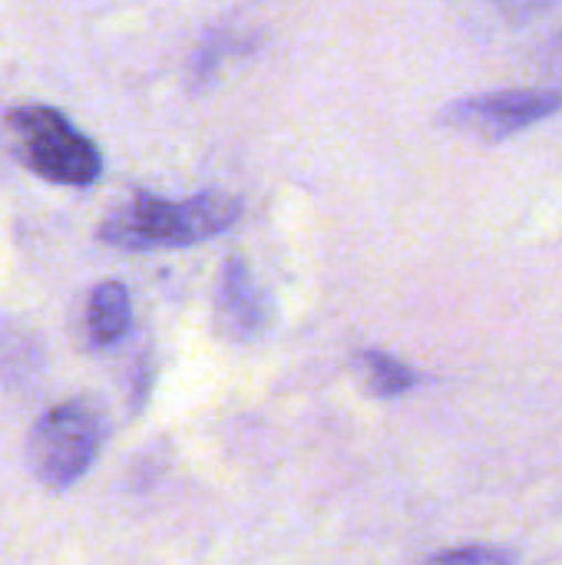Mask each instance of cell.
<instances>
[{
	"instance_id": "6da1fadb",
	"label": "cell",
	"mask_w": 562,
	"mask_h": 565,
	"mask_svg": "<svg viewBox=\"0 0 562 565\" xmlns=\"http://www.w3.org/2000/svg\"><path fill=\"white\" fill-rule=\"evenodd\" d=\"M238 215L242 202L225 192H199L182 202L136 192L126 205L103 218L99 238L126 252L182 248L229 232L238 222Z\"/></svg>"
},
{
	"instance_id": "3957f363",
	"label": "cell",
	"mask_w": 562,
	"mask_h": 565,
	"mask_svg": "<svg viewBox=\"0 0 562 565\" xmlns=\"http://www.w3.org/2000/svg\"><path fill=\"white\" fill-rule=\"evenodd\" d=\"M20 132V159L56 185H89L103 172L99 149L70 126V119L46 106H30L13 116Z\"/></svg>"
},
{
	"instance_id": "52a82bcc",
	"label": "cell",
	"mask_w": 562,
	"mask_h": 565,
	"mask_svg": "<svg viewBox=\"0 0 562 565\" xmlns=\"http://www.w3.org/2000/svg\"><path fill=\"white\" fill-rule=\"evenodd\" d=\"M354 367L361 384L374 397H401L417 384V374L404 361L391 358L388 351H361Z\"/></svg>"
},
{
	"instance_id": "30bf717a",
	"label": "cell",
	"mask_w": 562,
	"mask_h": 565,
	"mask_svg": "<svg viewBox=\"0 0 562 565\" xmlns=\"http://www.w3.org/2000/svg\"><path fill=\"white\" fill-rule=\"evenodd\" d=\"M494 3L500 7V13H503V17H510V20L523 23V20H533V17L550 13L560 0H494Z\"/></svg>"
},
{
	"instance_id": "7a4b0ae2",
	"label": "cell",
	"mask_w": 562,
	"mask_h": 565,
	"mask_svg": "<svg viewBox=\"0 0 562 565\" xmlns=\"http://www.w3.org/2000/svg\"><path fill=\"white\" fill-rule=\"evenodd\" d=\"M109 434L106 411L89 397H70L40 414L26 434V467L36 483L70 490L96 463Z\"/></svg>"
},
{
	"instance_id": "ba28073f",
	"label": "cell",
	"mask_w": 562,
	"mask_h": 565,
	"mask_svg": "<svg viewBox=\"0 0 562 565\" xmlns=\"http://www.w3.org/2000/svg\"><path fill=\"white\" fill-rule=\"evenodd\" d=\"M424 565H513L510 556L503 550H494V546H464V550H450V553H441L434 559H427Z\"/></svg>"
},
{
	"instance_id": "9c48e42d",
	"label": "cell",
	"mask_w": 562,
	"mask_h": 565,
	"mask_svg": "<svg viewBox=\"0 0 562 565\" xmlns=\"http://www.w3.org/2000/svg\"><path fill=\"white\" fill-rule=\"evenodd\" d=\"M540 73H543V89H553L562 96V33H556L540 56Z\"/></svg>"
},
{
	"instance_id": "277c9868",
	"label": "cell",
	"mask_w": 562,
	"mask_h": 565,
	"mask_svg": "<svg viewBox=\"0 0 562 565\" xmlns=\"http://www.w3.org/2000/svg\"><path fill=\"white\" fill-rule=\"evenodd\" d=\"M562 109V96L543 86L530 89H497L484 96L457 99L444 109V126L477 136V139H507L533 122L550 119Z\"/></svg>"
},
{
	"instance_id": "8992f818",
	"label": "cell",
	"mask_w": 562,
	"mask_h": 565,
	"mask_svg": "<svg viewBox=\"0 0 562 565\" xmlns=\"http://www.w3.org/2000/svg\"><path fill=\"white\" fill-rule=\"evenodd\" d=\"M132 328V301L126 285L119 281H99L86 305V334L93 348H113L119 344Z\"/></svg>"
},
{
	"instance_id": "5b68a950",
	"label": "cell",
	"mask_w": 562,
	"mask_h": 565,
	"mask_svg": "<svg viewBox=\"0 0 562 565\" xmlns=\"http://www.w3.org/2000/svg\"><path fill=\"white\" fill-rule=\"evenodd\" d=\"M219 324L238 338L248 341L262 331L265 324V295L248 268L245 258L232 255L222 265V278H219Z\"/></svg>"
}]
</instances>
